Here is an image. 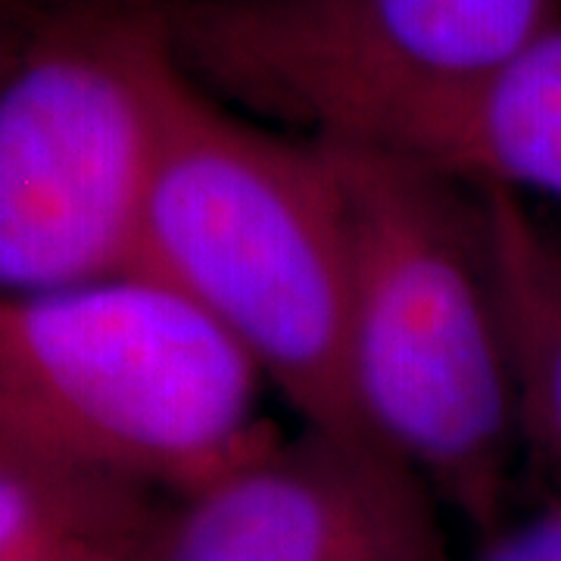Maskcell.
<instances>
[{
  "mask_svg": "<svg viewBox=\"0 0 561 561\" xmlns=\"http://www.w3.org/2000/svg\"><path fill=\"white\" fill-rule=\"evenodd\" d=\"M522 443L561 486V209L478 187Z\"/></svg>",
  "mask_w": 561,
  "mask_h": 561,
  "instance_id": "cell-8",
  "label": "cell"
},
{
  "mask_svg": "<svg viewBox=\"0 0 561 561\" xmlns=\"http://www.w3.org/2000/svg\"><path fill=\"white\" fill-rule=\"evenodd\" d=\"M474 561H561V486L527 518L502 524L483 537Z\"/></svg>",
  "mask_w": 561,
  "mask_h": 561,
  "instance_id": "cell-11",
  "label": "cell"
},
{
  "mask_svg": "<svg viewBox=\"0 0 561 561\" xmlns=\"http://www.w3.org/2000/svg\"><path fill=\"white\" fill-rule=\"evenodd\" d=\"M184 69L250 116L356 138L383 113L515 60L561 0H172Z\"/></svg>",
  "mask_w": 561,
  "mask_h": 561,
  "instance_id": "cell-5",
  "label": "cell"
},
{
  "mask_svg": "<svg viewBox=\"0 0 561 561\" xmlns=\"http://www.w3.org/2000/svg\"><path fill=\"white\" fill-rule=\"evenodd\" d=\"M319 140L346 216L356 415L490 537L524 443L478 187L381 147Z\"/></svg>",
  "mask_w": 561,
  "mask_h": 561,
  "instance_id": "cell-1",
  "label": "cell"
},
{
  "mask_svg": "<svg viewBox=\"0 0 561 561\" xmlns=\"http://www.w3.org/2000/svg\"><path fill=\"white\" fill-rule=\"evenodd\" d=\"M157 500L162 496L138 486L0 446V561H20Z\"/></svg>",
  "mask_w": 561,
  "mask_h": 561,
  "instance_id": "cell-9",
  "label": "cell"
},
{
  "mask_svg": "<svg viewBox=\"0 0 561 561\" xmlns=\"http://www.w3.org/2000/svg\"><path fill=\"white\" fill-rule=\"evenodd\" d=\"M172 0H62L0 62V297L128 275L181 57Z\"/></svg>",
  "mask_w": 561,
  "mask_h": 561,
  "instance_id": "cell-4",
  "label": "cell"
},
{
  "mask_svg": "<svg viewBox=\"0 0 561 561\" xmlns=\"http://www.w3.org/2000/svg\"><path fill=\"white\" fill-rule=\"evenodd\" d=\"M353 140L561 209V25L483 79L402 103Z\"/></svg>",
  "mask_w": 561,
  "mask_h": 561,
  "instance_id": "cell-7",
  "label": "cell"
},
{
  "mask_svg": "<svg viewBox=\"0 0 561 561\" xmlns=\"http://www.w3.org/2000/svg\"><path fill=\"white\" fill-rule=\"evenodd\" d=\"M443 512L368 431L300 421L175 502L160 561H453Z\"/></svg>",
  "mask_w": 561,
  "mask_h": 561,
  "instance_id": "cell-6",
  "label": "cell"
},
{
  "mask_svg": "<svg viewBox=\"0 0 561 561\" xmlns=\"http://www.w3.org/2000/svg\"><path fill=\"white\" fill-rule=\"evenodd\" d=\"M62 0H0V62L7 60Z\"/></svg>",
  "mask_w": 561,
  "mask_h": 561,
  "instance_id": "cell-12",
  "label": "cell"
},
{
  "mask_svg": "<svg viewBox=\"0 0 561 561\" xmlns=\"http://www.w3.org/2000/svg\"><path fill=\"white\" fill-rule=\"evenodd\" d=\"M135 272L216 324L302 424L365 431L346 375L350 243L331 157L319 138L216 98L184 62Z\"/></svg>",
  "mask_w": 561,
  "mask_h": 561,
  "instance_id": "cell-2",
  "label": "cell"
},
{
  "mask_svg": "<svg viewBox=\"0 0 561 561\" xmlns=\"http://www.w3.org/2000/svg\"><path fill=\"white\" fill-rule=\"evenodd\" d=\"M172 508V500L147 502L131 515L81 530L20 561H160Z\"/></svg>",
  "mask_w": 561,
  "mask_h": 561,
  "instance_id": "cell-10",
  "label": "cell"
},
{
  "mask_svg": "<svg viewBox=\"0 0 561 561\" xmlns=\"http://www.w3.org/2000/svg\"><path fill=\"white\" fill-rule=\"evenodd\" d=\"M265 381L140 272L0 297V446L179 502L275 434Z\"/></svg>",
  "mask_w": 561,
  "mask_h": 561,
  "instance_id": "cell-3",
  "label": "cell"
}]
</instances>
